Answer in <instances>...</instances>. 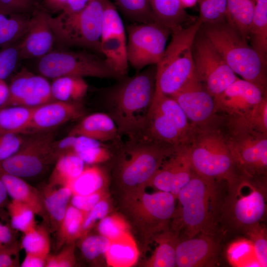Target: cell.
I'll use <instances>...</instances> for the list:
<instances>
[{
  "mask_svg": "<svg viewBox=\"0 0 267 267\" xmlns=\"http://www.w3.org/2000/svg\"><path fill=\"white\" fill-rule=\"evenodd\" d=\"M87 213L69 204L65 216L56 232L57 249L64 245L74 242L76 239L81 237L82 226Z\"/></svg>",
  "mask_w": 267,
  "mask_h": 267,
  "instance_id": "32",
  "label": "cell"
},
{
  "mask_svg": "<svg viewBox=\"0 0 267 267\" xmlns=\"http://www.w3.org/2000/svg\"><path fill=\"white\" fill-rule=\"evenodd\" d=\"M6 106L35 108L55 100L47 78L22 67L11 78Z\"/></svg>",
  "mask_w": 267,
  "mask_h": 267,
  "instance_id": "18",
  "label": "cell"
},
{
  "mask_svg": "<svg viewBox=\"0 0 267 267\" xmlns=\"http://www.w3.org/2000/svg\"><path fill=\"white\" fill-rule=\"evenodd\" d=\"M192 24L172 32L171 40L156 65L155 92L171 96L194 76L193 44L202 25Z\"/></svg>",
  "mask_w": 267,
  "mask_h": 267,
  "instance_id": "5",
  "label": "cell"
},
{
  "mask_svg": "<svg viewBox=\"0 0 267 267\" xmlns=\"http://www.w3.org/2000/svg\"><path fill=\"white\" fill-rule=\"evenodd\" d=\"M9 95L8 85L5 81L0 80V108L6 106Z\"/></svg>",
  "mask_w": 267,
  "mask_h": 267,
  "instance_id": "60",
  "label": "cell"
},
{
  "mask_svg": "<svg viewBox=\"0 0 267 267\" xmlns=\"http://www.w3.org/2000/svg\"><path fill=\"white\" fill-rule=\"evenodd\" d=\"M202 24H211L227 19V0H198Z\"/></svg>",
  "mask_w": 267,
  "mask_h": 267,
  "instance_id": "43",
  "label": "cell"
},
{
  "mask_svg": "<svg viewBox=\"0 0 267 267\" xmlns=\"http://www.w3.org/2000/svg\"><path fill=\"white\" fill-rule=\"evenodd\" d=\"M12 226L6 209L0 210V247L10 246L17 241V232Z\"/></svg>",
  "mask_w": 267,
  "mask_h": 267,
  "instance_id": "53",
  "label": "cell"
},
{
  "mask_svg": "<svg viewBox=\"0 0 267 267\" xmlns=\"http://www.w3.org/2000/svg\"><path fill=\"white\" fill-rule=\"evenodd\" d=\"M21 249L20 243L18 241L0 249V267H20L19 252Z\"/></svg>",
  "mask_w": 267,
  "mask_h": 267,
  "instance_id": "56",
  "label": "cell"
},
{
  "mask_svg": "<svg viewBox=\"0 0 267 267\" xmlns=\"http://www.w3.org/2000/svg\"><path fill=\"white\" fill-rule=\"evenodd\" d=\"M266 96L267 89L237 78L214 97L218 114L234 117L242 116L252 109Z\"/></svg>",
  "mask_w": 267,
  "mask_h": 267,
  "instance_id": "19",
  "label": "cell"
},
{
  "mask_svg": "<svg viewBox=\"0 0 267 267\" xmlns=\"http://www.w3.org/2000/svg\"><path fill=\"white\" fill-rule=\"evenodd\" d=\"M156 65H150L119 82L105 92L108 114L119 134L132 138L143 134L155 90Z\"/></svg>",
  "mask_w": 267,
  "mask_h": 267,
  "instance_id": "1",
  "label": "cell"
},
{
  "mask_svg": "<svg viewBox=\"0 0 267 267\" xmlns=\"http://www.w3.org/2000/svg\"><path fill=\"white\" fill-rule=\"evenodd\" d=\"M91 0H67L61 12L71 14L78 12L85 8Z\"/></svg>",
  "mask_w": 267,
  "mask_h": 267,
  "instance_id": "58",
  "label": "cell"
},
{
  "mask_svg": "<svg viewBox=\"0 0 267 267\" xmlns=\"http://www.w3.org/2000/svg\"><path fill=\"white\" fill-rule=\"evenodd\" d=\"M192 51L195 74L213 97L238 78L200 28L195 36Z\"/></svg>",
  "mask_w": 267,
  "mask_h": 267,
  "instance_id": "15",
  "label": "cell"
},
{
  "mask_svg": "<svg viewBox=\"0 0 267 267\" xmlns=\"http://www.w3.org/2000/svg\"><path fill=\"white\" fill-rule=\"evenodd\" d=\"M109 265L115 267L130 266L137 258V251L133 243L124 237L111 242L105 253Z\"/></svg>",
  "mask_w": 267,
  "mask_h": 267,
  "instance_id": "37",
  "label": "cell"
},
{
  "mask_svg": "<svg viewBox=\"0 0 267 267\" xmlns=\"http://www.w3.org/2000/svg\"><path fill=\"white\" fill-rule=\"evenodd\" d=\"M251 241L255 257L261 267L267 266V240L266 230L261 223L246 229Z\"/></svg>",
  "mask_w": 267,
  "mask_h": 267,
  "instance_id": "46",
  "label": "cell"
},
{
  "mask_svg": "<svg viewBox=\"0 0 267 267\" xmlns=\"http://www.w3.org/2000/svg\"><path fill=\"white\" fill-rule=\"evenodd\" d=\"M65 245L57 254L47 256L45 267H72L76 265L74 242Z\"/></svg>",
  "mask_w": 267,
  "mask_h": 267,
  "instance_id": "49",
  "label": "cell"
},
{
  "mask_svg": "<svg viewBox=\"0 0 267 267\" xmlns=\"http://www.w3.org/2000/svg\"><path fill=\"white\" fill-rule=\"evenodd\" d=\"M106 177L103 170L96 166L86 167L69 186L73 194L86 195L102 190Z\"/></svg>",
  "mask_w": 267,
  "mask_h": 267,
  "instance_id": "34",
  "label": "cell"
},
{
  "mask_svg": "<svg viewBox=\"0 0 267 267\" xmlns=\"http://www.w3.org/2000/svg\"><path fill=\"white\" fill-rule=\"evenodd\" d=\"M254 4L255 0H227V20L247 41Z\"/></svg>",
  "mask_w": 267,
  "mask_h": 267,
  "instance_id": "35",
  "label": "cell"
},
{
  "mask_svg": "<svg viewBox=\"0 0 267 267\" xmlns=\"http://www.w3.org/2000/svg\"><path fill=\"white\" fill-rule=\"evenodd\" d=\"M83 237L80 245L81 253L88 261H93L102 255H105L111 244V240L101 235H87Z\"/></svg>",
  "mask_w": 267,
  "mask_h": 267,
  "instance_id": "45",
  "label": "cell"
},
{
  "mask_svg": "<svg viewBox=\"0 0 267 267\" xmlns=\"http://www.w3.org/2000/svg\"><path fill=\"white\" fill-rule=\"evenodd\" d=\"M148 1L156 19L169 28L172 33L196 20L188 14L179 0H148Z\"/></svg>",
  "mask_w": 267,
  "mask_h": 267,
  "instance_id": "27",
  "label": "cell"
},
{
  "mask_svg": "<svg viewBox=\"0 0 267 267\" xmlns=\"http://www.w3.org/2000/svg\"><path fill=\"white\" fill-rule=\"evenodd\" d=\"M226 117L236 124L267 134V96L245 114L234 117Z\"/></svg>",
  "mask_w": 267,
  "mask_h": 267,
  "instance_id": "42",
  "label": "cell"
},
{
  "mask_svg": "<svg viewBox=\"0 0 267 267\" xmlns=\"http://www.w3.org/2000/svg\"><path fill=\"white\" fill-rule=\"evenodd\" d=\"M23 134H0V163L19 149L26 135Z\"/></svg>",
  "mask_w": 267,
  "mask_h": 267,
  "instance_id": "51",
  "label": "cell"
},
{
  "mask_svg": "<svg viewBox=\"0 0 267 267\" xmlns=\"http://www.w3.org/2000/svg\"><path fill=\"white\" fill-rule=\"evenodd\" d=\"M176 198L170 192L148 193L144 190L127 193L124 207L146 239L167 228L176 211Z\"/></svg>",
  "mask_w": 267,
  "mask_h": 267,
  "instance_id": "10",
  "label": "cell"
},
{
  "mask_svg": "<svg viewBox=\"0 0 267 267\" xmlns=\"http://www.w3.org/2000/svg\"><path fill=\"white\" fill-rule=\"evenodd\" d=\"M20 60L17 42L0 47V80L5 81L10 76Z\"/></svg>",
  "mask_w": 267,
  "mask_h": 267,
  "instance_id": "47",
  "label": "cell"
},
{
  "mask_svg": "<svg viewBox=\"0 0 267 267\" xmlns=\"http://www.w3.org/2000/svg\"><path fill=\"white\" fill-rule=\"evenodd\" d=\"M49 234V231L44 224L37 225L32 230L24 233L20 243L21 248L25 250L26 253L46 258L50 250Z\"/></svg>",
  "mask_w": 267,
  "mask_h": 267,
  "instance_id": "38",
  "label": "cell"
},
{
  "mask_svg": "<svg viewBox=\"0 0 267 267\" xmlns=\"http://www.w3.org/2000/svg\"><path fill=\"white\" fill-rule=\"evenodd\" d=\"M6 210L11 225L15 230L24 234L36 227V214L32 209L26 204L12 199L8 203Z\"/></svg>",
  "mask_w": 267,
  "mask_h": 267,
  "instance_id": "40",
  "label": "cell"
},
{
  "mask_svg": "<svg viewBox=\"0 0 267 267\" xmlns=\"http://www.w3.org/2000/svg\"><path fill=\"white\" fill-rule=\"evenodd\" d=\"M194 128L188 144L194 172L217 182L226 181L230 187L241 175L231 151L223 115L218 114L208 124Z\"/></svg>",
  "mask_w": 267,
  "mask_h": 267,
  "instance_id": "2",
  "label": "cell"
},
{
  "mask_svg": "<svg viewBox=\"0 0 267 267\" xmlns=\"http://www.w3.org/2000/svg\"><path fill=\"white\" fill-rule=\"evenodd\" d=\"M158 245L147 265L152 267L176 266V247L179 241L178 233L168 229L156 235Z\"/></svg>",
  "mask_w": 267,
  "mask_h": 267,
  "instance_id": "31",
  "label": "cell"
},
{
  "mask_svg": "<svg viewBox=\"0 0 267 267\" xmlns=\"http://www.w3.org/2000/svg\"><path fill=\"white\" fill-rule=\"evenodd\" d=\"M0 178L12 199L24 203L31 207L36 215L44 219L43 199L39 190L30 185L23 178L4 171L0 168Z\"/></svg>",
  "mask_w": 267,
  "mask_h": 267,
  "instance_id": "26",
  "label": "cell"
},
{
  "mask_svg": "<svg viewBox=\"0 0 267 267\" xmlns=\"http://www.w3.org/2000/svg\"><path fill=\"white\" fill-rule=\"evenodd\" d=\"M218 250V243L210 233L179 240L176 247V266H212L217 259Z\"/></svg>",
  "mask_w": 267,
  "mask_h": 267,
  "instance_id": "23",
  "label": "cell"
},
{
  "mask_svg": "<svg viewBox=\"0 0 267 267\" xmlns=\"http://www.w3.org/2000/svg\"><path fill=\"white\" fill-rule=\"evenodd\" d=\"M114 4L133 23L158 21L151 10L148 0H114Z\"/></svg>",
  "mask_w": 267,
  "mask_h": 267,
  "instance_id": "39",
  "label": "cell"
},
{
  "mask_svg": "<svg viewBox=\"0 0 267 267\" xmlns=\"http://www.w3.org/2000/svg\"><path fill=\"white\" fill-rule=\"evenodd\" d=\"M52 131L26 135L17 152L0 163L4 171L22 178H37L57 160L52 150Z\"/></svg>",
  "mask_w": 267,
  "mask_h": 267,
  "instance_id": "13",
  "label": "cell"
},
{
  "mask_svg": "<svg viewBox=\"0 0 267 267\" xmlns=\"http://www.w3.org/2000/svg\"><path fill=\"white\" fill-rule=\"evenodd\" d=\"M104 144L89 138L80 135H69L58 140L55 139L52 144L53 154L57 159L61 155L68 153L77 154L88 149Z\"/></svg>",
  "mask_w": 267,
  "mask_h": 267,
  "instance_id": "41",
  "label": "cell"
},
{
  "mask_svg": "<svg viewBox=\"0 0 267 267\" xmlns=\"http://www.w3.org/2000/svg\"><path fill=\"white\" fill-rule=\"evenodd\" d=\"M49 14L38 7L31 14L29 28L17 42L21 60L38 59L53 50L55 41L48 22Z\"/></svg>",
  "mask_w": 267,
  "mask_h": 267,
  "instance_id": "22",
  "label": "cell"
},
{
  "mask_svg": "<svg viewBox=\"0 0 267 267\" xmlns=\"http://www.w3.org/2000/svg\"><path fill=\"white\" fill-rule=\"evenodd\" d=\"M194 132L184 112L172 97L155 93L143 134L175 147L189 144Z\"/></svg>",
  "mask_w": 267,
  "mask_h": 267,
  "instance_id": "8",
  "label": "cell"
},
{
  "mask_svg": "<svg viewBox=\"0 0 267 267\" xmlns=\"http://www.w3.org/2000/svg\"><path fill=\"white\" fill-rule=\"evenodd\" d=\"M39 74L54 79L62 76L120 79L105 58L90 51L52 50L38 59Z\"/></svg>",
  "mask_w": 267,
  "mask_h": 267,
  "instance_id": "9",
  "label": "cell"
},
{
  "mask_svg": "<svg viewBox=\"0 0 267 267\" xmlns=\"http://www.w3.org/2000/svg\"><path fill=\"white\" fill-rule=\"evenodd\" d=\"M224 124L240 174L251 177L266 176L267 134L236 124L224 116Z\"/></svg>",
  "mask_w": 267,
  "mask_h": 267,
  "instance_id": "12",
  "label": "cell"
},
{
  "mask_svg": "<svg viewBox=\"0 0 267 267\" xmlns=\"http://www.w3.org/2000/svg\"><path fill=\"white\" fill-rule=\"evenodd\" d=\"M105 0H91L82 10L74 13L61 12L48 22L55 44L64 48L80 47L102 55L100 36Z\"/></svg>",
  "mask_w": 267,
  "mask_h": 267,
  "instance_id": "7",
  "label": "cell"
},
{
  "mask_svg": "<svg viewBox=\"0 0 267 267\" xmlns=\"http://www.w3.org/2000/svg\"><path fill=\"white\" fill-rule=\"evenodd\" d=\"M193 172L189 145L182 146L164 161L147 186L170 192L177 198L179 190L189 181Z\"/></svg>",
  "mask_w": 267,
  "mask_h": 267,
  "instance_id": "20",
  "label": "cell"
},
{
  "mask_svg": "<svg viewBox=\"0 0 267 267\" xmlns=\"http://www.w3.org/2000/svg\"><path fill=\"white\" fill-rule=\"evenodd\" d=\"M46 258L33 254L26 253L21 267H45Z\"/></svg>",
  "mask_w": 267,
  "mask_h": 267,
  "instance_id": "57",
  "label": "cell"
},
{
  "mask_svg": "<svg viewBox=\"0 0 267 267\" xmlns=\"http://www.w3.org/2000/svg\"><path fill=\"white\" fill-rule=\"evenodd\" d=\"M109 210L108 203L102 199L96 203L86 215L83 221L81 237L89 232L94 224L106 216Z\"/></svg>",
  "mask_w": 267,
  "mask_h": 267,
  "instance_id": "52",
  "label": "cell"
},
{
  "mask_svg": "<svg viewBox=\"0 0 267 267\" xmlns=\"http://www.w3.org/2000/svg\"><path fill=\"white\" fill-rule=\"evenodd\" d=\"M200 29L235 74L267 89V63L227 19Z\"/></svg>",
  "mask_w": 267,
  "mask_h": 267,
  "instance_id": "4",
  "label": "cell"
},
{
  "mask_svg": "<svg viewBox=\"0 0 267 267\" xmlns=\"http://www.w3.org/2000/svg\"><path fill=\"white\" fill-rule=\"evenodd\" d=\"M39 190L44 211V224L49 232H56L66 213L72 191L69 186H54L48 183Z\"/></svg>",
  "mask_w": 267,
  "mask_h": 267,
  "instance_id": "25",
  "label": "cell"
},
{
  "mask_svg": "<svg viewBox=\"0 0 267 267\" xmlns=\"http://www.w3.org/2000/svg\"><path fill=\"white\" fill-rule=\"evenodd\" d=\"M115 146L117 154L114 175L126 193L145 189L164 161L178 148L143 134Z\"/></svg>",
  "mask_w": 267,
  "mask_h": 267,
  "instance_id": "3",
  "label": "cell"
},
{
  "mask_svg": "<svg viewBox=\"0 0 267 267\" xmlns=\"http://www.w3.org/2000/svg\"><path fill=\"white\" fill-rule=\"evenodd\" d=\"M85 114L82 102L53 100L46 103L33 109L23 134L51 131L67 122L82 118Z\"/></svg>",
  "mask_w": 267,
  "mask_h": 267,
  "instance_id": "21",
  "label": "cell"
},
{
  "mask_svg": "<svg viewBox=\"0 0 267 267\" xmlns=\"http://www.w3.org/2000/svg\"><path fill=\"white\" fill-rule=\"evenodd\" d=\"M102 190L91 194H72L70 204L80 211L88 213L96 203L102 199Z\"/></svg>",
  "mask_w": 267,
  "mask_h": 267,
  "instance_id": "55",
  "label": "cell"
},
{
  "mask_svg": "<svg viewBox=\"0 0 267 267\" xmlns=\"http://www.w3.org/2000/svg\"><path fill=\"white\" fill-rule=\"evenodd\" d=\"M34 108L7 106L0 108V134H23Z\"/></svg>",
  "mask_w": 267,
  "mask_h": 267,
  "instance_id": "33",
  "label": "cell"
},
{
  "mask_svg": "<svg viewBox=\"0 0 267 267\" xmlns=\"http://www.w3.org/2000/svg\"><path fill=\"white\" fill-rule=\"evenodd\" d=\"M50 88L55 100L81 102L86 95L88 85L84 78L62 76L53 79Z\"/></svg>",
  "mask_w": 267,
  "mask_h": 267,
  "instance_id": "30",
  "label": "cell"
},
{
  "mask_svg": "<svg viewBox=\"0 0 267 267\" xmlns=\"http://www.w3.org/2000/svg\"><path fill=\"white\" fill-rule=\"evenodd\" d=\"M68 135L83 136L102 143L111 141L115 144L121 141L115 122L104 113H95L83 117Z\"/></svg>",
  "mask_w": 267,
  "mask_h": 267,
  "instance_id": "24",
  "label": "cell"
},
{
  "mask_svg": "<svg viewBox=\"0 0 267 267\" xmlns=\"http://www.w3.org/2000/svg\"><path fill=\"white\" fill-rule=\"evenodd\" d=\"M265 176H241L229 187L224 211L236 227L245 230L260 222L267 212L266 186L261 178Z\"/></svg>",
  "mask_w": 267,
  "mask_h": 267,
  "instance_id": "11",
  "label": "cell"
},
{
  "mask_svg": "<svg viewBox=\"0 0 267 267\" xmlns=\"http://www.w3.org/2000/svg\"><path fill=\"white\" fill-rule=\"evenodd\" d=\"M217 181L194 172L189 181L179 190L177 198L179 209L177 228L183 229L185 238L210 233L215 222Z\"/></svg>",
  "mask_w": 267,
  "mask_h": 267,
  "instance_id": "6",
  "label": "cell"
},
{
  "mask_svg": "<svg viewBox=\"0 0 267 267\" xmlns=\"http://www.w3.org/2000/svg\"><path fill=\"white\" fill-rule=\"evenodd\" d=\"M30 16L13 14L6 16L0 21V47L19 42L27 31Z\"/></svg>",
  "mask_w": 267,
  "mask_h": 267,
  "instance_id": "36",
  "label": "cell"
},
{
  "mask_svg": "<svg viewBox=\"0 0 267 267\" xmlns=\"http://www.w3.org/2000/svg\"><path fill=\"white\" fill-rule=\"evenodd\" d=\"M9 201L6 190L2 180L0 178V210L6 209V207Z\"/></svg>",
  "mask_w": 267,
  "mask_h": 267,
  "instance_id": "61",
  "label": "cell"
},
{
  "mask_svg": "<svg viewBox=\"0 0 267 267\" xmlns=\"http://www.w3.org/2000/svg\"><path fill=\"white\" fill-rule=\"evenodd\" d=\"M37 7V0H0V12L6 15H28Z\"/></svg>",
  "mask_w": 267,
  "mask_h": 267,
  "instance_id": "48",
  "label": "cell"
},
{
  "mask_svg": "<svg viewBox=\"0 0 267 267\" xmlns=\"http://www.w3.org/2000/svg\"><path fill=\"white\" fill-rule=\"evenodd\" d=\"M85 167V164L76 153H68L55 162L48 183L58 186H69Z\"/></svg>",
  "mask_w": 267,
  "mask_h": 267,
  "instance_id": "29",
  "label": "cell"
},
{
  "mask_svg": "<svg viewBox=\"0 0 267 267\" xmlns=\"http://www.w3.org/2000/svg\"><path fill=\"white\" fill-rule=\"evenodd\" d=\"M127 42L126 30L118 9L113 2L105 0L100 36L101 50L120 78L128 73Z\"/></svg>",
  "mask_w": 267,
  "mask_h": 267,
  "instance_id": "16",
  "label": "cell"
},
{
  "mask_svg": "<svg viewBox=\"0 0 267 267\" xmlns=\"http://www.w3.org/2000/svg\"><path fill=\"white\" fill-rule=\"evenodd\" d=\"M226 253L227 261L233 267H244L250 259L255 257L252 242L246 238L239 239L231 243Z\"/></svg>",
  "mask_w": 267,
  "mask_h": 267,
  "instance_id": "44",
  "label": "cell"
},
{
  "mask_svg": "<svg viewBox=\"0 0 267 267\" xmlns=\"http://www.w3.org/2000/svg\"><path fill=\"white\" fill-rule=\"evenodd\" d=\"M0 249H1L0 247Z\"/></svg>",
  "mask_w": 267,
  "mask_h": 267,
  "instance_id": "63",
  "label": "cell"
},
{
  "mask_svg": "<svg viewBox=\"0 0 267 267\" xmlns=\"http://www.w3.org/2000/svg\"><path fill=\"white\" fill-rule=\"evenodd\" d=\"M170 96L178 104L193 127L206 125L218 115L214 97L205 89L195 73L181 89Z\"/></svg>",
  "mask_w": 267,
  "mask_h": 267,
  "instance_id": "17",
  "label": "cell"
},
{
  "mask_svg": "<svg viewBox=\"0 0 267 267\" xmlns=\"http://www.w3.org/2000/svg\"><path fill=\"white\" fill-rule=\"evenodd\" d=\"M106 144L88 149L77 155L86 164L94 165L105 162L110 158L111 152Z\"/></svg>",
  "mask_w": 267,
  "mask_h": 267,
  "instance_id": "54",
  "label": "cell"
},
{
  "mask_svg": "<svg viewBox=\"0 0 267 267\" xmlns=\"http://www.w3.org/2000/svg\"><path fill=\"white\" fill-rule=\"evenodd\" d=\"M67 0H43L44 8L47 12H61L65 5Z\"/></svg>",
  "mask_w": 267,
  "mask_h": 267,
  "instance_id": "59",
  "label": "cell"
},
{
  "mask_svg": "<svg viewBox=\"0 0 267 267\" xmlns=\"http://www.w3.org/2000/svg\"><path fill=\"white\" fill-rule=\"evenodd\" d=\"M128 62L137 72L156 65L166 47L171 30L158 21L127 26Z\"/></svg>",
  "mask_w": 267,
  "mask_h": 267,
  "instance_id": "14",
  "label": "cell"
},
{
  "mask_svg": "<svg viewBox=\"0 0 267 267\" xmlns=\"http://www.w3.org/2000/svg\"><path fill=\"white\" fill-rule=\"evenodd\" d=\"M97 230L100 235L111 241L119 239L126 235L124 225L114 217H105L100 220Z\"/></svg>",
  "mask_w": 267,
  "mask_h": 267,
  "instance_id": "50",
  "label": "cell"
},
{
  "mask_svg": "<svg viewBox=\"0 0 267 267\" xmlns=\"http://www.w3.org/2000/svg\"><path fill=\"white\" fill-rule=\"evenodd\" d=\"M179 1L184 9L193 7L198 2V0H179Z\"/></svg>",
  "mask_w": 267,
  "mask_h": 267,
  "instance_id": "62",
  "label": "cell"
},
{
  "mask_svg": "<svg viewBox=\"0 0 267 267\" xmlns=\"http://www.w3.org/2000/svg\"><path fill=\"white\" fill-rule=\"evenodd\" d=\"M248 41L251 46L267 61V0H255Z\"/></svg>",
  "mask_w": 267,
  "mask_h": 267,
  "instance_id": "28",
  "label": "cell"
}]
</instances>
